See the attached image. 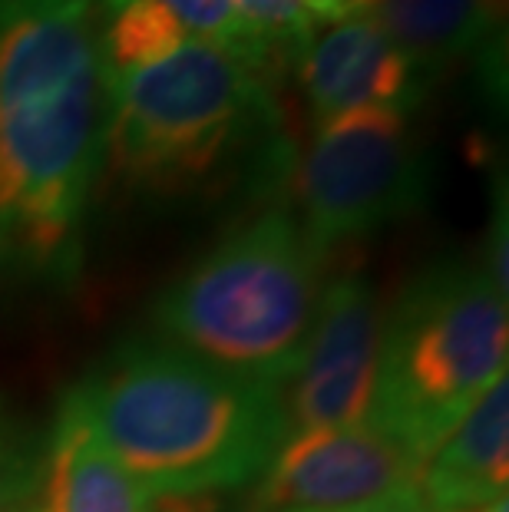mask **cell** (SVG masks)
Returning a JSON list of instances; mask_svg holds the SVG:
<instances>
[{"mask_svg":"<svg viewBox=\"0 0 509 512\" xmlns=\"http://www.w3.org/2000/svg\"><path fill=\"white\" fill-rule=\"evenodd\" d=\"M103 0H0V238L43 278H73L103 172L113 80Z\"/></svg>","mask_w":509,"mask_h":512,"instance_id":"1","label":"cell"},{"mask_svg":"<svg viewBox=\"0 0 509 512\" xmlns=\"http://www.w3.org/2000/svg\"><path fill=\"white\" fill-rule=\"evenodd\" d=\"M67 394L149 496L252 486L288 437L281 387L229 374L166 341H129Z\"/></svg>","mask_w":509,"mask_h":512,"instance_id":"2","label":"cell"},{"mask_svg":"<svg viewBox=\"0 0 509 512\" xmlns=\"http://www.w3.org/2000/svg\"><path fill=\"white\" fill-rule=\"evenodd\" d=\"M295 149L275 80L212 40L113 80L103 172L116 192L176 202L235 182L288 185Z\"/></svg>","mask_w":509,"mask_h":512,"instance_id":"3","label":"cell"},{"mask_svg":"<svg viewBox=\"0 0 509 512\" xmlns=\"http://www.w3.org/2000/svg\"><path fill=\"white\" fill-rule=\"evenodd\" d=\"M328 261L308 242L291 205H268L232 225L159 294V341L285 390L305 354Z\"/></svg>","mask_w":509,"mask_h":512,"instance_id":"4","label":"cell"},{"mask_svg":"<svg viewBox=\"0 0 509 512\" xmlns=\"http://www.w3.org/2000/svg\"><path fill=\"white\" fill-rule=\"evenodd\" d=\"M509 301L476 261H440L384 314L381 361L367 423L420 460L476 400L506 377Z\"/></svg>","mask_w":509,"mask_h":512,"instance_id":"5","label":"cell"},{"mask_svg":"<svg viewBox=\"0 0 509 512\" xmlns=\"http://www.w3.org/2000/svg\"><path fill=\"white\" fill-rule=\"evenodd\" d=\"M288 185L298 225L328 258L334 248L407 219L430 195L414 113L374 106L318 123Z\"/></svg>","mask_w":509,"mask_h":512,"instance_id":"6","label":"cell"},{"mask_svg":"<svg viewBox=\"0 0 509 512\" xmlns=\"http://www.w3.org/2000/svg\"><path fill=\"white\" fill-rule=\"evenodd\" d=\"M384 304L364 271L348 268L324 281L305 354L288 380V433L367 423L384 337Z\"/></svg>","mask_w":509,"mask_h":512,"instance_id":"7","label":"cell"},{"mask_svg":"<svg viewBox=\"0 0 509 512\" xmlns=\"http://www.w3.org/2000/svg\"><path fill=\"white\" fill-rule=\"evenodd\" d=\"M424 460L371 423L301 430L281 440L248 512H328L420 496Z\"/></svg>","mask_w":509,"mask_h":512,"instance_id":"8","label":"cell"},{"mask_svg":"<svg viewBox=\"0 0 509 512\" xmlns=\"http://www.w3.org/2000/svg\"><path fill=\"white\" fill-rule=\"evenodd\" d=\"M291 70L314 126L374 106L417 113L430 86L367 17H318Z\"/></svg>","mask_w":509,"mask_h":512,"instance_id":"9","label":"cell"},{"mask_svg":"<svg viewBox=\"0 0 509 512\" xmlns=\"http://www.w3.org/2000/svg\"><path fill=\"white\" fill-rule=\"evenodd\" d=\"M318 17H367L433 80L460 60L503 50L506 17L486 0H331L311 4Z\"/></svg>","mask_w":509,"mask_h":512,"instance_id":"10","label":"cell"},{"mask_svg":"<svg viewBox=\"0 0 509 512\" xmlns=\"http://www.w3.org/2000/svg\"><path fill=\"white\" fill-rule=\"evenodd\" d=\"M34 512H156V499L119 466L70 394L40 443Z\"/></svg>","mask_w":509,"mask_h":512,"instance_id":"11","label":"cell"},{"mask_svg":"<svg viewBox=\"0 0 509 512\" xmlns=\"http://www.w3.org/2000/svg\"><path fill=\"white\" fill-rule=\"evenodd\" d=\"M509 380L500 377L463 413L420 473L430 512L483 506L509 493Z\"/></svg>","mask_w":509,"mask_h":512,"instance_id":"12","label":"cell"},{"mask_svg":"<svg viewBox=\"0 0 509 512\" xmlns=\"http://www.w3.org/2000/svg\"><path fill=\"white\" fill-rule=\"evenodd\" d=\"M186 40L189 30L162 0H103L100 57L110 80L153 67Z\"/></svg>","mask_w":509,"mask_h":512,"instance_id":"13","label":"cell"},{"mask_svg":"<svg viewBox=\"0 0 509 512\" xmlns=\"http://www.w3.org/2000/svg\"><path fill=\"white\" fill-rule=\"evenodd\" d=\"M40 483V443L0 427V512H27Z\"/></svg>","mask_w":509,"mask_h":512,"instance_id":"14","label":"cell"},{"mask_svg":"<svg viewBox=\"0 0 509 512\" xmlns=\"http://www.w3.org/2000/svg\"><path fill=\"white\" fill-rule=\"evenodd\" d=\"M199 40L225 43L232 37V0H162Z\"/></svg>","mask_w":509,"mask_h":512,"instance_id":"15","label":"cell"},{"mask_svg":"<svg viewBox=\"0 0 509 512\" xmlns=\"http://www.w3.org/2000/svg\"><path fill=\"white\" fill-rule=\"evenodd\" d=\"M328 512H430L420 496H397V499H377V503L348 506V509H328Z\"/></svg>","mask_w":509,"mask_h":512,"instance_id":"16","label":"cell"},{"mask_svg":"<svg viewBox=\"0 0 509 512\" xmlns=\"http://www.w3.org/2000/svg\"><path fill=\"white\" fill-rule=\"evenodd\" d=\"M453 512H509V503H506V496H503V499H493V503L467 506V509H453Z\"/></svg>","mask_w":509,"mask_h":512,"instance_id":"17","label":"cell"},{"mask_svg":"<svg viewBox=\"0 0 509 512\" xmlns=\"http://www.w3.org/2000/svg\"><path fill=\"white\" fill-rule=\"evenodd\" d=\"M486 4H490L496 14H503L506 17V10H509V0H486Z\"/></svg>","mask_w":509,"mask_h":512,"instance_id":"18","label":"cell"},{"mask_svg":"<svg viewBox=\"0 0 509 512\" xmlns=\"http://www.w3.org/2000/svg\"><path fill=\"white\" fill-rule=\"evenodd\" d=\"M305 4H331V0H305Z\"/></svg>","mask_w":509,"mask_h":512,"instance_id":"19","label":"cell"},{"mask_svg":"<svg viewBox=\"0 0 509 512\" xmlns=\"http://www.w3.org/2000/svg\"><path fill=\"white\" fill-rule=\"evenodd\" d=\"M27 512H34V506H30V509H27Z\"/></svg>","mask_w":509,"mask_h":512,"instance_id":"20","label":"cell"}]
</instances>
